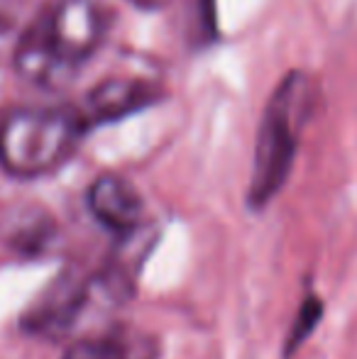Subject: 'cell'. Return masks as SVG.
I'll return each instance as SVG.
<instances>
[{
	"mask_svg": "<svg viewBox=\"0 0 357 359\" xmlns=\"http://www.w3.org/2000/svg\"><path fill=\"white\" fill-rule=\"evenodd\" d=\"M105 37V15L95 0H59L25 29L15 69L42 88L64 86L95 54Z\"/></svg>",
	"mask_w": 357,
	"mask_h": 359,
	"instance_id": "6da1fadb",
	"label": "cell"
},
{
	"mask_svg": "<svg viewBox=\"0 0 357 359\" xmlns=\"http://www.w3.org/2000/svg\"><path fill=\"white\" fill-rule=\"evenodd\" d=\"M316 83L306 72H289L276 83L260 120L252 174L248 186L250 210H264L286 186L299 154L301 133L314 115Z\"/></svg>",
	"mask_w": 357,
	"mask_h": 359,
	"instance_id": "7a4b0ae2",
	"label": "cell"
},
{
	"mask_svg": "<svg viewBox=\"0 0 357 359\" xmlns=\"http://www.w3.org/2000/svg\"><path fill=\"white\" fill-rule=\"evenodd\" d=\"M88 125L81 110L15 108L0 120V166L15 179H39L72 159Z\"/></svg>",
	"mask_w": 357,
	"mask_h": 359,
	"instance_id": "3957f363",
	"label": "cell"
},
{
	"mask_svg": "<svg viewBox=\"0 0 357 359\" xmlns=\"http://www.w3.org/2000/svg\"><path fill=\"white\" fill-rule=\"evenodd\" d=\"M100 288L98 274H83L79 269H64L22 313L20 327L29 335L59 340L83 316L93 293Z\"/></svg>",
	"mask_w": 357,
	"mask_h": 359,
	"instance_id": "277c9868",
	"label": "cell"
},
{
	"mask_svg": "<svg viewBox=\"0 0 357 359\" xmlns=\"http://www.w3.org/2000/svg\"><path fill=\"white\" fill-rule=\"evenodd\" d=\"M86 205L98 225L115 237H130L144 227V201L128 179L103 174L88 186Z\"/></svg>",
	"mask_w": 357,
	"mask_h": 359,
	"instance_id": "5b68a950",
	"label": "cell"
},
{
	"mask_svg": "<svg viewBox=\"0 0 357 359\" xmlns=\"http://www.w3.org/2000/svg\"><path fill=\"white\" fill-rule=\"evenodd\" d=\"M159 88L142 79H105L88 90L81 110L90 130L105 123H115L133 113H140L147 105L157 103Z\"/></svg>",
	"mask_w": 357,
	"mask_h": 359,
	"instance_id": "8992f818",
	"label": "cell"
},
{
	"mask_svg": "<svg viewBox=\"0 0 357 359\" xmlns=\"http://www.w3.org/2000/svg\"><path fill=\"white\" fill-rule=\"evenodd\" d=\"M159 340L135 325H113L76 340L62 359H159Z\"/></svg>",
	"mask_w": 357,
	"mask_h": 359,
	"instance_id": "52a82bcc",
	"label": "cell"
},
{
	"mask_svg": "<svg viewBox=\"0 0 357 359\" xmlns=\"http://www.w3.org/2000/svg\"><path fill=\"white\" fill-rule=\"evenodd\" d=\"M0 235L10 250L27 257H39L57 237V222L42 208H15L0 217Z\"/></svg>",
	"mask_w": 357,
	"mask_h": 359,
	"instance_id": "ba28073f",
	"label": "cell"
},
{
	"mask_svg": "<svg viewBox=\"0 0 357 359\" xmlns=\"http://www.w3.org/2000/svg\"><path fill=\"white\" fill-rule=\"evenodd\" d=\"M325 316V301L314 291V288H306L304 298L299 303V311H296L291 327L284 337V359H294L296 352L304 347V342L309 340L316 332V327L321 325Z\"/></svg>",
	"mask_w": 357,
	"mask_h": 359,
	"instance_id": "9c48e42d",
	"label": "cell"
}]
</instances>
